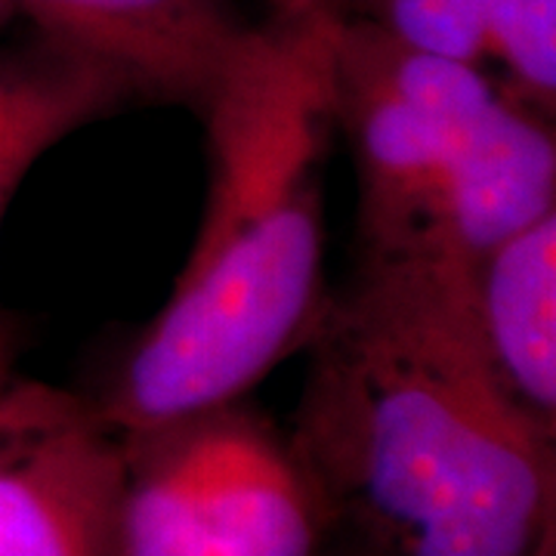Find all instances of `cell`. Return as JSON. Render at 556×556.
Returning <instances> with one entry per match:
<instances>
[{"label":"cell","mask_w":556,"mask_h":556,"mask_svg":"<svg viewBox=\"0 0 556 556\" xmlns=\"http://www.w3.org/2000/svg\"><path fill=\"white\" fill-rule=\"evenodd\" d=\"M118 437L90 408L0 457V556H118Z\"/></svg>","instance_id":"8992f818"},{"label":"cell","mask_w":556,"mask_h":556,"mask_svg":"<svg viewBox=\"0 0 556 556\" xmlns=\"http://www.w3.org/2000/svg\"><path fill=\"white\" fill-rule=\"evenodd\" d=\"M7 31H0V226L50 149L142 100L118 62L31 25L10 38Z\"/></svg>","instance_id":"52a82bcc"},{"label":"cell","mask_w":556,"mask_h":556,"mask_svg":"<svg viewBox=\"0 0 556 556\" xmlns=\"http://www.w3.org/2000/svg\"><path fill=\"white\" fill-rule=\"evenodd\" d=\"M334 20L313 0L248 25L199 118L207 195L170 298L87 399L109 433L239 402L303 350L325 306Z\"/></svg>","instance_id":"7a4b0ae2"},{"label":"cell","mask_w":556,"mask_h":556,"mask_svg":"<svg viewBox=\"0 0 556 556\" xmlns=\"http://www.w3.org/2000/svg\"><path fill=\"white\" fill-rule=\"evenodd\" d=\"M13 378H16L13 375V343H10V331L3 328V318H0V387Z\"/></svg>","instance_id":"7c38bea8"},{"label":"cell","mask_w":556,"mask_h":556,"mask_svg":"<svg viewBox=\"0 0 556 556\" xmlns=\"http://www.w3.org/2000/svg\"><path fill=\"white\" fill-rule=\"evenodd\" d=\"M473 303L501 383L556 430V211L473 263Z\"/></svg>","instance_id":"ba28073f"},{"label":"cell","mask_w":556,"mask_h":556,"mask_svg":"<svg viewBox=\"0 0 556 556\" xmlns=\"http://www.w3.org/2000/svg\"><path fill=\"white\" fill-rule=\"evenodd\" d=\"M16 16L127 68L142 100L195 115L223 75L244 22L226 0H10Z\"/></svg>","instance_id":"5b68a950"},{"label":"cell","mask_w":556,"mask_h":556,"mask_svg":"<svg viewBox=\"0 0 556 556\" xmlns=\"http://www.w3.org/2000/svg\"><path fill=\"white\" fill-rule=\"evenodd\" d=\"M16 22H20V16H16V10H13V3H10V0H0V31L13 28Z\"/></svg>","instance_id":"4fadbf2b"},{"label":"cell","mask_w":556,"mask_h":556,"mask_svg":"<svg viewBox=\"0 0 556 556\" xmlns=\"http://www.w3.org/2000/svg\"><path fill=\"white\" fill-rule=\"evenodd\" d=\"M288 3H298V0H269V7H288Z\"/></svg>","instance_id":"5bb4252c"},{"label":"cell","mask_w":556,"mask_h":556,"mask_svg":"<svg viewBox=\"0 0 556 556\" xmlns=\"http://www.w3.org/2000/svg\"><path fill=\"white\" fill-rule=\"evenodd\" d=\"M87 408V399L68 390L40 383V380L13 378L0 387V457L13 455L31 439L60 427Z\"/></svg>","instance_id":"8fae6325"},{"label":"cell","mask_w":556,"mask_h":556,"mask_svg":"<svg viewBox=\"0 0 556 556\" xmlns=\"http://www.w3.org/2000/svg\"><path fill=\"white\" fill-rule=\"evenodd\" d=\"M118 448V556H318L331 532L288 437L244 399Z\"/></svg>","instance_id":"3957f363"},{"label":"cell","mask_w":556,"mask_h":556,"mask_svg":"<svg viewBox=\"0 0 556 556\" xmlns=\"http://www.w3.org/2000/svg\"><path fill=\"white\" fill-rule=\"evenodd\" d=\"M489 62L504 68L510 97L554 118L556 0H485Z\"/></svg>","instance_id":"30bf717a"},{"label":"cell","mask_w":556,"mask_h":556,"mask_svg":"<svg viewBox=\"0 0 556 556\" xmlns=\"http://www.w3.org/2000/svg\"><path fill=\"white\" fill-rule=\"evenodd\" d=\"M334 20L365 22L399 43L445 60L489 62L485 0H313Z\"/></svg>","instance_id":"9c48e42d"},{"label":"cell","mask_w":556,"mask_h":556,"mask_svg":"<svg viewBox=\"0 0 556 556\" xmlns=\"http://www.w3.org/2000/svg\"><path fill=\"white\" fill-rule=\"evenodd\" d=\"M331 109L356 167L358 257L445 254L448 124L408 100L368 56L356 28L340 20Z\"/></svg>","instance_id":"277c9868"},{"label":"cell","mask_w":556,"mask_h":556,"mask_svg":"<svg viewBox=\"0 0 556 556\" xmlns=\"http://www.w3.org/2000/svg\"><path fill=\"white\" fill-rule=\"evenodd\" d=\"M291 448L353 556H556V430L497 378L473 263L358 257L303 343Z\"/></svg>","instance_id":"6da1fadb"},{"label":"cell","mask_w":556,"mask_h":556,"mask_svg":"<svg viewBox=\"0 0 556 556\" xmlns=\"http://www.w3.org/2000/svg\"><path fill=\"white\" fill-rule=\"evenodd\" d=\"M340 556H353V554H340Z\"/></svg>","instance_id":"9a60e30c"}]
</instances>
